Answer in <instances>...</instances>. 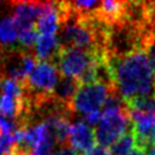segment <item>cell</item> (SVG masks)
I'll list each match as a JSON object with an SVG mask.
<instances>
[{
  "label": "cell",
  "instance_id": "cell-8",
  "mask_svg": "<svg viewBox=\"0 0 155 155\" xmlns=\"http://www.w3.org/2000/svg\"><path fill=\"white\" fill-rule=\"evenodd\" d=\"M61 27V13L58 2H45L44 10L36 21V30L41 35H56Z\"/></svg>",
  "mask_w": 155,
  "mask_h": 155
},
{
  "label": "cell",
  "instance_id": "cell-9",
  "mask_svg": "<svg viewBox=\"0 0 155 155\" xmlns=\"http://www.w3.org/2000/svg\"><path fill=\"white\" fill-rule=\"evenodd\" d=\"M80 86H81V82L79 80L73 79V78L62 76L58 79V82L52 92V97L57 102H59L61 104H63L70 109L71 102H73Z\"/></svg>",
  "mask_w": 155,
  "mask_h": 155
},
{
  "label": "cell",
  "instance_id": "cell-14",
  "mask_svg": "<svg viewBox=\"0 0 155 155\" xmlns=\"http://www.w3.org/2000/svg\"><path fill=\"white\" fill-rule=\"evenodd\" d=\"M51 155H79V154L71 147H69L67 144H63V145H59L58 148L53 149Z\"/></svg>",
  "mask_w": 155,
  "mask_h": 155
},
{
  "label": "cell",
  "instance_id": "cell-17",
  "mask_svg": "<svg viewBox=\"0 0 155 155\" xmlns=\"http://www.w3.org/2000/svg\"><path fill=\"white\" fill-rule=\"evenodd\" d=\"M85 155H110V151L101 145H96L94 148H92L88 153H86Z\"/></svg>",
  "mask_w": 155,
  "mask_h": 155
},
{
  "label": "cell",
  "instance_id": "cell-18",
  "mask_svg": "<svg viewBox=\"0 0 155 155\" xmlns=\"http://www.w3.org/2000/svg\"><path fill=\"white\" fill-rule=\"evenodd\" d=\"M128 155H147L145 151H143L142 149H138V148H134Z\"/></svg>",
  "mask_w": 155,
  "mask_h": 155
},
{
  "label": "cell",
  "instance_id": "cell-16",
  "mask_svg": "<svg viewBox=\"0 0 155 155\" xmlns=\"http://www.w3.org/2000/svg\"><path fill=\"white\" fill-rule=\"evenodd\" d=\"M149 30L155 35V2H149Z\"/></svg>",
  "mask_w": 155,
  "mask_h": 155
},
{
  "label": "cell",
  "instance_id": "cell-7",
  "mask_svg": "<svg viewBox=\"0 0 155 155\" xmlns=\"http://www.w3.org/2000/svg\"><path fill=\"white\" fill-rule=\"evenodd\" d=\"M68 143L76 153H88L96 145V136L92 127L84 120H76L70 125Z\"/></svg>",
  "mask_w": 155,
  "mask_h": 155
},
{
  "label": "cell",
  "instance_id": "cell-3",
  "mask_svg": "<svg viewBox=\"0 0 155 155\" xmlns=\"http://www.w3.org/2000/svg\"><path fill=\"white\" fill-rule=\"evenodd\" d=\"M131 130L128 109H104L97 125L94 136L101 147L113 145L120 137Z\"/></svg>",
  "mask_w": 155,
  "mask_h": 155
},
{
  "label": "cell",
  "instance_id": "cell-20",
  "mask_svg": "<svg viewBox=\"0 0 155 155\" xmlns=\"http://www.w3.org/2000/svg\"><path fill=\"white\" fill-rule=\"evenodd\" d=\"M0 52H1V47H0Z\"/></svg>",
  "mask_w": 155,
  "mask_h": 155
},
{
  "label": "cell",
  "instance_id": "cell-15",
  "mask_svg": "<svg viewBox=\"0 0 155 155\" xmlns=\"http://www.w3.org/2000/svg\"><path fill=\"white\" fill-rule=\"evenodd\" d=\"M101 116H102V113L101 111H94V113H91V114L84 116V119H85L84 121L92 127L94 125H98V122L101 120Z\"/></svg>",
  "mask_w": 155,
  "mask_h": 155
},
{
  "label": "cell",
  "instance_id": "cell-5",
  "mask_svg": "<svg viewBox=\"0 0 155 155\" xmlns=\"http://www.w3.org/2000/svg\"><path fill=\"white\" fill-rule=\"evenodd\" d=\"M136 148L145 151L155 142V114L128 110Z\"/></svg>",
  "mask_w": 155,
  "mask_h": 155
},
{
  "label": "cell",
  "instance_id": "cell-19",
  "mask_svg": "<svg viewBox=\"0 0 155 155\" xmlns=\"http://www.w3.org/2000/svg\"><path fill=\"white\" fill-rule=\"evenodd\" d=\"M145 154H147V155H155V142L145 150Z\"/></svg>",
  "mask_w": 155,
  "mask_h": 155
},
{
  "label": "cell",
  "instance_id": "cell-13",
  "mask_svg": "<svg viewBox=\"0 0 155 155\" xmlns=\"http://www.w3.org/2000/svg\"><path fill=\"white\" fill-rule=\"evenodd\" d=\"M17 38H18V41L21 44V48H23L25 51V50H29L31 47H35L38 38H39V33H38L36 28L33 27V28L19 30Z\"/></svg>",
  "mask_w": 155,
  "mask_h": 155
},
{
  "label": "cell",
  "instance_id": "cell-1",
  "mask_svg": "<svg viewBox=\"0 0 155 155\" xmlns=\"http://www.w3.org/2000/svg\"><path fill=\"white\" fill-rule=\"evenodd\" d=\"M107 59L115 90L125 102L136 97L155 94V75L144 50L119 57L107 56Z\"/></svg>",
  "mask_w": 155,
  "mask_h": 155
},
{
  "label": "cell",
  "instance_id": "cell-4",
  "mask_svg": "<svg viewBox=\"0 0 155 155\" xmlns=\"http://www.w3.org/2000/svg\"><path fill=\"white\" fill-rule=\"evenodd\" d=\"M113 91L116 90H113L101 82L81 84L71 102L70 109L73 113H79L82 116L94 111H101V108L104 107L107 98Z\"/></svg>",
  "mask_w": 155,
  "mask_h": 155
},
{
  "label": "cell",
  "instance_id": "cell-10",
  "mask_svg": "<svg viewBox=\"0 0 155 155\" xmlns=\"http://www.w3.org/2000/svg\"><path fill=\"white\" fill-rule=\"evenodd\" d=\"M35 57L40 61L53 63L59 51V44L56 35H40L35 45Z\"/></svg>",
  "mask_w": 155,
  "mask_h": 155
},
{
  "label": "cell",
  "instance_id": "cell-21",
  "mask_svg": "<svg viewBox=\"0 0 155 155\" xmlns=\"http://www.w3.org/2000/svg\"><path fill=\"white\" fill-rule=\"evenodd\" d=\"M0 79H1V78H0Z\"/></svg>",
  "mask_w": 155,
  "mask_h": 155
},
{
  "label": "cell",
  "instance_id": "cell-12",
  "mask_svg": "<svg viewBox=\"0 0 155 155\" xmlns=\"http://www.w3.org/2000/svg\"><path fill=\"white\" fill-rule=\"evenodd\" d=\"M134 147H136L134 137L130 130L110 147L109 151H110V155H128L134 149Z\"/></svg>",
  "mask_w": 155,
  "mask_h": 155
},
{
  "label": "cell",
  "instance_id": "cell-2",
  "mask_svg": "<svg viewBox=\"0 0 155 155\" xmlns=\"http://www.w3.org/2000/svg\"><path fill=\"white\" fill-rule=\"evenodd\" d=\"M98 54L101 53L85 48L59 47L54 61L63 76L76 79L81 84H88L94 82V67Z\"/></svg>",
  "mask_w": 155,
  "mask_h": 155
},
{
  "label": "cell",
  "instance_id": "cell-11",
  "mask_svg": "<svg viewBox=\"0 0 155 155\" xmlns=\"http://www.w3.org/2000/svg\"><path fill=\"white\" fill-rule=\"evenodd\" d=\"M18 30L12 17L0 19V47H12L17 40Z\"/></svg>",
  "mask_w": 155,
  "mask_h": 155
},
{
  "label": "cell",
  "instance_id": "cell-6",
  "mask_svg": "<svg viewBox=\"0 0 155 155\" xmlns=\"http://www.w3.org/2000/svg\"><path fill=\"white\" fill-rule=\"evenodd\" d=\"M12 18L17 27V30H23L35 27V22L41 15L45 2L34 1H16L11 2Z\"/></svg>",
  "mask_w": 155,
  "mask_h": 155
}]
</instances>
